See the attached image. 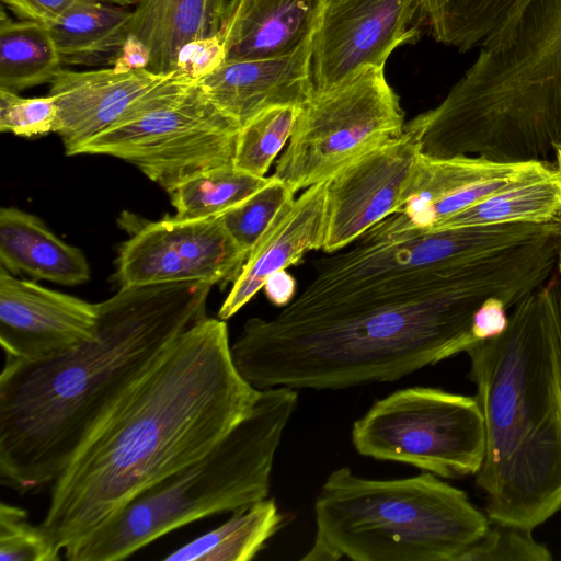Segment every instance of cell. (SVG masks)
<instances>
[{
	"label": "cell",
	"mask_w": 561,
	"mask_h": 561,
	"mask_svg": "<svg viewBox=\"0 0 561 561\" xmlns=\"http://www.w3.org/2000/svg\"><path fill=\"white\" fill-rule=\"evenodd\" d=\"M482 227L397 229L386 219L348 250L314 262V277L271 319L251 318L231 344L257 389L336 390L399 380L467 352L490 299L513 308L553 274L536 239L484 255Z\"/></svg>",
	"instance_id": "6da1fadb"
},
{
	"label": "cell",
	"mask_w": 561,
	"mask_h": 561,
	"mask_svg": "<svg viewBox=\"0 0 561 561\" xmlns=\"http://www.w3.org/2000/svg\"><path fill=\"white\" fill-rule=\"evenodd\" d=\"M261 389L237 369L224 320L197 321L113 405L50 484L42 527L62 551L215 447Z\"/></svg>",
	"instance_id": "7a4b0ae2"
},
{
	"label": "cell",
	"mask_w": 561,
	"mask_h": 561,
	"mask_svg": "<svg viewBox=\"0 0 561 561\" xmlns=\"http://www.w3.org/2000/svg\"><path fill=\"white\" fill-rule=\"evenodd\" d=\"M215 283L121 287L98 302L96 334L45 363L5 359L0 375V482L50 485L78 447L175 339L206 317Z\"/></svg>",
	"instance_id": "3957f363"
},
{
	"label": "cell",
	"mask_w": 561,
	"mask_h": 561,
	"mask_svg": "<svg viewBox=\"0 0 561 561\" xmlns=\"http://www.w3.org/2000/svg\"><path fill=\"white\" fill-rule=\"evenodd\" d=\"M466 353L485 428L477 484L490 520L535 529L561 510V276Z\"/></svg>",
	"instance_id": "277c9868"
},
{
	"label": "cell",
	"mask_w": 561,
	"mask_h": 561,
	"mask_svg": "<svg viewBox=\"0 0 561 561\" xmlns=\"http://www.w3.org/2000/svg\"><path fill=\"white\" fill-rule=\"evenodd\" d=\"M424 113L440 157L552 161L561 137V0H528Z\"/></svg>",
	"instance_id": "5b68a950"
},
{
	"label": "cell",
	"mask_w": 561,
	"mask_h": 561,
	"mask_svg": "<svg viewBox=\"0 0 561 561\" xmlns=\"http://www.w3.org/2000/svg\"><path fill=\"white\" fill-rule=\"evenodd\" d=\"M297 389H261L252 412L202 457L147 488L113 518L64 551L69 561H118L201 518L268 496L276 451Z\"/></svg>",
	"instance_id": "8992f818"
},
{
	"label": "cell",
	"mask_w": 561,
	"mask_h": 561,
	"mask_svg": "<svg viewBox=\"0 0 561 561\" xmlns=\"http://www.w3.org/2000/svg\"><path fill=\"white\" fill-rule=\"evenodd\" d=\"M314 522L301 561H459L490 524L462 490L431 472L379 480L348 467L325 479Z\"/></svg>",
	"instance_id": "52a82bcc"
},
{
	"label": "cell",
	"mask_w": 561,
	"mask_h": 561,
	"mask_svg": "<svg viewBox=\"0 0 561 561\" xmlns=\"http://www.w3.org/2000/svg\"><path fill=\"white\" fill-rule=\"evenodd\" d=\"M240 129L196 80L175 70L75 154L128 161L169 193L198 173L233 165Z\"/></svg>",
	"instance_id": "ba28073f"
},
{
	"label": "cell",
	"mask_w": 561,
	"mask_h": 561,
	"mask_svg": "<svg viewBox=\"0 0 561 561\" xmlns=\"http://www.w3.org/2000/svg\"><path fill=\"white\" fill-rule=\"evenodd\" d=\"M355 450L453 479L477 474L485 451L476 397L410 387L377 400L351 431Z\"/></svg>",
	"instance_id": "9c48e42d"
},
{
	"label": "cell",
	"mask_w": 561,
	"mask_h": 561,
	"mask_svg": "<svg viewBox=\"0 0 561 561\" xmlns=\"http://www.w3.org/2000/svg\"><path fill=\"white\" fill-rule=\"evenodd\" d=\"M398 95L383 68L366 67L299 108L272 176L293 193L329 180L342 168L404 130Z\"/></svg>",
	"instance_id": "30bf717a"
},
{
	"label": "cell",
	"mask_w": 561,
	"mask_h": 561,
	"mask_svg": "<svg viewBox=\"0 0 561 561\" xmlns=\"http://www.w3.org/2000/svg\"><path fill=\"white\" fill-rule=\"evenodd\" d=\"M248 254L219 216L145 225L119 249L116 279L121 287L209 280H234Z\"/></svg>",
	"instance_id": "8fae6325"
},
{
	"label": "cell",
	"mask_w": 561,
	"mask_h": 561,
	"mask_svg": "<svg viewBox=\"0 0 561 561\" xmlns=\"http://www.w3.org/2000/svg\"><path fill=\"white\" fill-rule=\"evenodd\" d=\"M421 154L420 129L411 119L402 134L327 180L328 226L322 250L333 253L345 249L398 213Z\"/></svg>",
	"instance_id": "7c38bea8"
},
{
	"label": "cell",
	"mask_w": 561,
	"mask_h": 561,
	"mask_svg": "<svg viewBox=\"0 0 561 561\" xmlns=\"http://www.w3.org/2000/svg\"><path fill=\"white\" fill-rule=\"evenodd\" d=\"M419 0H324L312 36L313 91L366 67L383 68L392 51L417 36L410 24Z\"/></svg>",
	"instance_id": "4fadbf2b"
},
{
	"label": "cell",
	"mask_w": 561,
	"mask_h": 561,
	"mask_svg": "<svg viewBox=\"0 0 561 561\" xmlns=\"http://www.w3.org/2000/svg\"><path fill=\"white\" fill-rule=\"evenodd\" d=\"M96 328L98 304L0 268V343L5 359L49 362L91 341Z\"/></svg>",
	"instance_id": "5bb4252c"
},
{
	"label": "cell",
	"mask_w": 561,
	"mask_h": 561,
	"mask_svg": "<svg viewBox=\"0 0 561 561\" xmlns=\"http://www.w3.org/2000/svg\"><path fill=\"white\" fill-rule=\"evenodd\" d=\"M312 37L277 57L224 61L196 80L214 105L240 127L277 106H302L313 92Z\"/></svg>",
	"instance_id": "9a60e30c"
},
{
	"label": "cell",
	"mask_w": 561,
	"mask_h": 561,
	"mask_svg": "<svg viewBox=\"0 0 561 561\" xmlns=\"http://www.w3.org/2000/svg\"><path fill=\"white\" fill-rule=\"evenodd\" d=\"M170 75V73H169ZM169 75L148 69L116 72L113 68L73 71L59 69L49 95L58 108L57 134L73 156L85 141L114 126Z\"/></svg>",
	"instance_id": "2e32d148"
},
{
	"label": "cell",
	"mask_w": 561,
	"mask_h": 561,
	"mask_svg": "<svg viewBox=\"0 0 561 561\" xmlns=\"http://www.w3.org/2000/svg\"><path fill=\"white\" fill-rule=\"evenodd\" d=\"M328 226L327 181L304 190L287 203L248 254L232 288L218 311L226 321L244 307L266 279L323 249Z\"/></svg>",
	"instance_id": "e0dca14e"
},
{
	"label": "cell",
	"mask_w": 561,
	"mask_h": 561,
	"mask_svg": "<svg viewBox=\"0 0 561 561\" xmlns=\"http://www.w3.org/2000/svg\"><path fill=\"white\" fill-rule=\"evenodd\" d=\"M324 0H230L218 36L225 61L287 55L317 28Z\"/></svg>",
	"instance_id": "ac0fdd59"
},
{
	"label": "cell",
	"mask_w": 561,
	"mask_h": 561,
	"mask_svg": "<svg viewBox=\"0 0 561 561\" xmlns=\"http://www.w3.org/2000/svg\"><path fill=\"white\" fill-rule=\"evenodd\" d=\"M0 263L11 274L75 286L89 280L82 251L56 237L36 216L14 207L0 210Z\"/></svg>",
	"instance_id": "d6986e66"
},
{
	"label": "cell",
	"mask_w": 561,
	"mask_h": 561,
	"mask_svg": "<svg viewBox=\"0 0 561 561\" xmlns=\"http://www.w3.org/2000/svg\"><path fill=\"white\" fill-rule=\"evenodd\" d=\"M226 0H141L134 11L129 33L148 48V70L169 75L176 69L181 48L220 30Z\"/></svg>",
	"instance_id": "ffe728a7"
},
{
	"label": "cell",
	"mask_w": 561,
	"mask_h": 561,
	"mask_svg": "<svg viewBox=\"0 0 561 561\" xmlns=\"http://www.w3.org/2000/svg\"><path fill=\"white\" fill-rule=\"evenodd\" d=\"M549 222H561V172L556 163L447 217L428 230Z\"/></svg>",
	"instance_id": "44dd1931"
},
{
	"label": "cell",
	"mask_w": 561,
	"mask_h": 561,
	"mask_svg": "<svg viewBox=\"0 0 561 561\" xmlns=\"http://www.w3.org/2000/svg\"><path fill=\"white\" fill-rule=\"evenodd\" d=\"M131 11L85 0L48 26L60 60L66 65L114 62L129 33Z\"/></svg>",
	"instance_id": "7402d4cb"
},
{
	"label": "cell",
	"mask_w": 561,
	"mask_h": 561,
	"mask_svg": "<svg viewBox=\"0 0 561 561\" xmlns=\"http://www.w3.org/2000/svg\"><path fill=\"white\" fill-rule=\"evenodd\" d=\"M274 499L233 512L217 528L163 557L164 561H250L283 526Z\"/></svg>",
	"instance_id": "603a6c76"
},
{
	"label": "cell",
	"mask_w": 561,
	"mask_h": 561,
	"mask_svg": "<svg viewBox=\"0 0 561 561\" xmlns=\"http://www.w3.org/2000/svg\"><path fill=\"white\" fill-rule=\"evenodd\" d=\"M528 0H419L435 41L466 53L489 44Z\"/></svg>",
	"instance_id": "cb8c5ba5"
},
{
	"label": "cell",
	"mask_w": 561,
	"mask_h": 561,
	"mask_svg": "<svg viewBox=\"0 0 561 561\" xmlns=\"http://www.w3.org/2000/svg\"><path fill=\"white\" fill-rule=\"evenodd\" d=\"M61 60L47 26L28 20L0 18V89L19 92L47 83L61 69Z\"/></svg>",
	"instance_id": "d4e9b609"
},
{
	"label": "cell",
	"mask_w": 561,
	"mask_h": 561,
	"mask_svg": "<svg viewBox=\"0 0 561 561\" xmlns=\"http://www.w3.org/2000/svg\"><path fill=\"white\" fill-rule=\"evenodd\" d=\"M270 181L234 168H215L198 173L169 192L174 218L195 220L220 216Z\"/></svg>",
	"instance_id": "484cf974"
},
{
	"label": "cell",
	"mask_w": 561,
	"mask_h": 561,
	"mask_svg": "<svg viewBox=\"0 0 561 561\" xmlns=\"http://www.w3.org/2000/svg\"><path fill=\"white\" fill-rule=\"evenodd\" d=\"M299 108L291 105L273 107L241 127L234 168L255 176H265L277 154L289 141Z\"/></svg>",
	"instance_id": "4316f807"
},
{
	"label": "cell",
	"mask_w": 561,
	"mask_h": 561,
	"mask_svg": "<svg viewBox=\"0 0 561 561\" xmlns=\"http://www.w3.org/2000/svg\"><path fill=\"white\" fill-rule=\"evenodd\" d=\"M294 195L283 182L271 175L264 186L219 217L236 243L249 254L279 210L295 198Z\"/></svg>",
	"instance_id": "83f0119b"
},
{
	"label": "cell",
	"mask_w": 561,
	"mask_h": 561,
	"mask_svg": "<svg viewBox=\"0 0 561 561\" xmlns=\"http://www.w3.org/2000/svg\"><path fill=\"white\" fill-rule=\"evenodd\" d=\"M61 548L26 510L1 502L0 561H58Z\"/></svg>",
	"instance_id": "f1b7e54d"
},
{
	"label": "cell",
	"mask_w": 561,
	"mask_h": 561,
	"mask_svg": "<svg viewBox=\"0 0 561 561\" xmlns=\"http://www.w3.org/2000/svg\"><path fill=\"white\" fill-rule=\"evenodd\" d=\"M531 531L490 520L482 537L462 553L459 561H550L549 549L535 540Z\"/></svg>",
	"instance_id": "f546056e"
},
{
	"label": "cell",
	"mask_w": 561,
	"mask_h": 561,
	"mask_svg": "<svg viewBox=\"0 0 561 561\" xmlns=\"http://www.w3.org/2000/svg\"><path fill=\"white\" fill-rule=\"evenodd\" d=\"M58 108L51 95L22 98L16 92L0 89V130L21 137L56 133Z\"/></svg>",
	"instance_id": "4dcf8cb0"
},
{
	"label": "cell",
	"mask_w": 561,
	"mask_h": 561,
	"mask_svg": "<svg viewBox=\"0 0 561 561\" xmlns=\"http://www.w3.org/2000/svg\"><path fill=\"white\" fill-rule=\"evenodd\" d=\"M225 61V48L217 35L194 39L179 51L176 69L198 80L217 69Z\"/></svg>",
	"instance_id": "1f68e13d"
},
{
	"label": "cell",
	"mask_w": 561,
	"mask_h": 561,
	"mask_svg": "<svg viewBox=\"0 0 561 561\" xmlns=\"http://www.w3.org/2000/svg\"><path fill=\"white\" fill-rule=\"evenodd\" d=\"M22 20L50 26L70 9L85 0H1Z\"/></svg>",
	"instance_id": "d6a6232c"
},
{
	"label": "cell",
	"mask_w": 561,
	"mask_h": 561,
	"mask_svg": "<svg viewBox=\"0 0 561 561\" xmlns=\"http://www.w3.org/2000/svg\"><path fill=\"white\" fill-rule=\"evenodd\" d=\"M508 310L499 299H490L476 312L472 321V333L478 342L501 334L507 327Z\"/></svg>",
	"instance_id": "836d02e7"
},
{
	"label": "cell",
	"mask_w": 561,
	"mask_h": 561,
	"mask_svg": "<svg viewBox=\"0 0 561 561\" xmlns=\"http://www.w3.org/2000/svg\"><path fill=\"white\" fill-rule=\"evenodd\" d=\"M150 54L147 46L134 35L128 34L117 57L113 62L116 72L148 69Z\"/></svg>",
	"instance_id": "e575fe53"
},
{
	"label": "cell",
	"mask_w": 561,
	"mask_h": 561,
	"mask_svg": "<svg viewBox=\"0 0 561 561\" xmlns=\"http://www.w3.org/2000/svg\"><path fill=\"white\" fill-rule=\"evenodd\" d=\"M263 288L273 305L286 307L295 298L296 280L286 270H280L266 279Z\"/></svg>",
	"instance_id": "d590c367"
},
{
	"label": "cell",
	"mask_w": 561,
	"mask_h": 561,
	"mask_svg": "<svg viewBox=\"0 0 561 561\" xmlns=\"http://www.w3.org/2000/svg\"><path fill=\"white\" fill-rule=\"evenodd\" d=\"M553 161H554L558 170L561 172V137L554 148V151H553Z\"/></svg>",
	"instance_id": "8d00e7d4"
},
{
	"label": "cell",
	"mask_w": 561,
	"mask_h": 561,
	"mask_svg": "<svg viewBox=\"0 0 561 561\" xmlns=\"http://www.w3.org/2000/svg\"><path fill=\"white\" fill-rule=\"evenodd\" d=\"M103 1H107V2H111V3H114L116 5H121V7H124V5H131V4H138L141 0H103Z\"/></svg>",
	"instance_id": "74e56055"
},
{
	"label": "cell",
	"mask_w": 561,
	"mask_h": 561,
	"mask_svg": "<svg viewBox=\"0 0 561 561\" xmlns=\"http://www.w3.org/2000/svg\"><path fill=\"white\" fill-rule=\"evenodd\" d=\"M558 274L561 276V251L559 253L558 263H557Z\"/></svg>",
	"instance_id": "f35d334b"
}]
</instances>
